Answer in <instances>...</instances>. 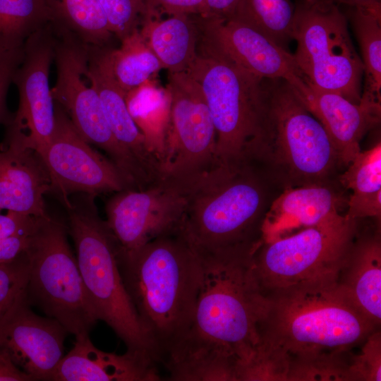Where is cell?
Listing matches in <instances>:
<instances>
[{"instance_id":"cell-1","label":"cell","mask_w":381,"mask_h":381,"mask_svg":"<svg viewBox=\"0 0 381 381\" xmlns=\"http://www.w3.org/2000/svg\"><path fill=\"white\" fill-rule=\"evenodd\" d=\"M197 253L202 273L193 320L162 363L178 380L217 381L255 349L268 300L255 272L253 250Z\"/></svg>"},{"instance_id":"cell-2","label":"cell","mask_w":381,"mask_h":381,"mask_svg":"<svg viewBox=\"0 0 381 381\" xmlns=\"http://www.w3.org/2000/svg\"><path fill=\"white\" fill-rule=\"evenodd\" d=\"M121 277L162 361L187 334L202 266L199 255L176 231L132 251L117 248Z\"/></svg>"},{"instance_id":"cell-3","label":"cell","mask_w":381,"mask_h":381,"mask_svg":"<svg viewBox=\"0 0 381 381\" xmlns=\"http://www.w3.org/2000/svg\"><path fill=\"white\" fill-rule=\"evenodd\" d=\"M268 306L260 339L290 357L349 351L379 327L341 289L337 279H323L265 293Z\"/></svg>"},{"instance_id":"cell-4","label":"cell","mask_w":381,"mask_h":381,"mask_svg":"<svg viewBox=\"0 0 381 381\" xmlns=\"http://www.w3.org/2000/svg\"><path fill=\"white\" fill-rule=\"evenodd\" d=\"M255 159L219 162L187 188L176 231L198 253L253 249L265 190Z\"/></svg>"},{"instance_id":"cell-5","label":"cell","mask_w":381,"mask_h":381,"mask_svg":"<svg viewBox=\"0 0 381 381\" xmlns=\"http://www.w3.org/2000/svg\"><path fill=\"white\" fill-rule=\"evenodd\" d=\"M92 195L68 198V231L72 237L89 302L98 320L122 340L126 351L155 363L159 354L142 325L123 285L117 262V243L99 215Z\"/></svg>"},{"instance_id":"cell-6","label":"cell","mask_w":381,"mask_h":381,"mask_svg":"<svg viewBox=\"0 0 381 381\" xmlns=\"http://www.w3.org/2000/svg\"><path fill=\"white\" fill-rule=\"evenodd\" d=\"M186 72L199 83L211 114L217 162L250 157L262 131L265 79L224 56L198 52Z\"/></svg>"},{"instance_id":"cell-7","label":"cell","mask_w":381,"mask_h":381,"mask_svg":"<svg viewBox=\"0 0 381 381\" xmlns=\"http://www.w3.org/2000/svg\"><path fill=\"white\" fill-rule=\"evenodd\" d=\"M265 85L264 123L254 159H270L301 184L318 183L339 162L329 135L288 82L265 80Z\"/></svg>"},{"instance_id":"cell-8","label":"cell","mask_w":381,"mask_h":381,"mask_svg":"<svg viewBox=\"0 0 381 381\" xmlns=\"http://www.w3.org/2000/svg\"><path fill=\"white\" fill-rule=\"evenodd\" d=\"M68 228L49 214L37 218L25 249L30 304L57 320L75 337L89 335L98 320L89 302Z\"/></svg>"},{"instance_id":"cell-9","label":"cell","mask_w":381,"mask_h":381,"mask_svg":"<svg viewBox=\"0 0 381 381\" xmlns=\"http://www.w3.org/2000/svg\"><path fill=\"white\" fill-rule=\"evenodd\" d=\"M356 220L339 212L288 236L258 244L252 259L265 292L323 279H338L355 240Z\"/></svg>"},{"instance_id":"cell-10","label":"cell","mask_w":381,"mask_h":381,"mask_svg":"<svg viewBox=\"0 0 381 381\" xmlns=\"http://www.w3.org/2000/svg\"><path fill=\"white\" fill-rule=\"evenodd\" d=\"M347 25L339 6L303 1L295 10L294 40L297 47L293 55L310 84L358 104L364 68Z\"/></svg>"},{"instance_id":"cell-11","label":"cell","mask_w":381,"mask_h":381,"mask_svg":"<svg viewBox=\"0 0 381 381\" xmlns=\"http://www.w3.org/2000/svg\"><path fill=\"white\" fill-rule=\"evenodd\" d=\"M56 80L52 98L67 114L80 135L103 150L129 181L142 169L121 146L107 123L97 92L86 76L88 47L69 31L54 27Z\"/></svg>"},{"instance_id":"cell-12","label":"cell","mask_w":381,"mask_h":381,"mask_svg":"<svg viewBox=\"0 0 381 381\" xmlns=\"http://www.w3.org/2000/svg\"><path fill=\"white\" fill-rule=\"evenodd\" d=\"M167 88L170 121L162 174L188 188L217 162L216 130L202 90L188 72L169 73Z\"/></svg>"},{"instance_id":"cell-13","label":"cell","mask_w":381,"mask_h":381,"mask_svg":"<svg viewBox=\"0 0 381 381\" xmlns=\"http://www.w3.org/2000/svg\"><path fill=\"white\" fill-rule=\"evenodd\" d=\"M55 104L54 128L38 154L51 182V191L65 205L71 195L116 193L131 188L118 167L95 150L78 133L65 111Z\"/></svg>"},{"instance_id":"cell-14","label":"cell","mask_w":381,"mask_h":381,"mask_svg":"<svg viewBox=\"0 0 381 381\" xmlns=\"http://www.w3.org/2000/svg\"><path fill=\"white\" fill-rule=\"evenodd\" d=\"M197 52L224 56L253 75L288 82L299 97L309 90L293 54L251 27L233 19L193 16Z\"/></svg>"},{"instance_id":"cell-15","label":"cell","mask_w":381,"mask_h":381,"mask_svg":"<svg viewBox=\"0 0 381 381\" xmlns=\"http://www.w3.org/2000/svg\"><path fill=\"white\" fill-rule=\"evenodd\" d=\"M186 188L167 179L116 192L106 202V223L119 248L132 251L178 229Z\"/></svg>"},{"instance_id":"cell-16","label":"cell","mask_w":381,"mask_h":381,"mask_svg":"<svg viewBox=\"0 0 381 381\" xmlns=\"http://www.w3.org/2000/svg\"><path fill=\"white\" fill-rule=\"evenodd\" d=\"M55 42L52 24L32 35L23 45V58L13 79L19 104L6 127L21 132L24 145L37 155L49 143L54 128L55 104L49 75Z\"/></svg>"},{"instance_id":"cell-17","label":"cell","mask_w":381,"mask_h":381,"mask_svg":"<svg viewBox=\"0 0 381 381\" xmlns=\"http://www.w3.org/2000/svg\"><path fill=\"white\" fill-rule=\"evenodd\" d=\"M67 334L55 319L31 310L25 289L0 319V353L31 380H50Z\"/></svg>"},{"instance_id":"cell-18","label":"cell","mask_w":381,"mask_h":381,"mask_svg":"<svg viewBox=\"0 0 381 381\" xmlns=\"http://www.w3.org/2000/svg\"><path fill=\"white\" fill-rule=\"evenodd\" d=\"M0 147V213L47 215L44 196L51 182L37 153L24 145L19 132L10 129Z\"/></svg>"},{"instance_id":"cell-19","label":"cell","mask_w":381,"mask_h":381,"mask_svg":"<svg viewBox=\"0 0 381 381\" xmlns=\"http://www.w3.org/2000/svg\"><path fill=\"white\" fill-rule=\"evenodd\" d=\"M308 83V92L300 99L325 129L339 162L348 167L361 152L363 137L380 123L381 101L361 96V102L355 104Z\"/></svg>"},{"instance_id":"cell-20","label":"cell","mask_w":381,"mask_h":381,"mask_svg":"<svg viewBox=\"0 0 381 381\" xmlns=\"http://www.w3.org/2000/svg\"><path fill=\"white\" fill-rule=\"evenodd\" d=\"M86 76L99 97L103 112L112 133L121 146L136 161L149 179L162 178L157 155L132 119L125 100V92L111 73L104 47H88Z\"/></svg>"},{"instance_id":"cell-21","label":"cell","mask_w":381,"mask_h":381,"mask_svg":"<svg viewBox=\"0 0 381 381\" xmlns=\"http://www.w3.org/2000/svg\"><path fill=\"white\" fill-rule=\"evenodd\" d=\"M73 348L58 363L54 381H157V363L138 353L106 352L89 335L75 337Z\"/></svg>"},{"instance_id":"cell-22","label":"cell","mask_w":381,"mask_h":381,"mask_svg":"<svg viewBox=\"0 0 381 381\" xmlns=\"http://www.w3.org/2000/svg\"><path fill=\"white\" fill-rule=\"evenodd\" d=\"M339 200L329 188L318 183L285 190L271 205L260 232L265 243L297 229L316 225L338 212Z\"/></svg>"},{"instance_id":"cell-23","label":"cell","mask_w":381,"mask_h":381,"mask_svg":"<svg viewBox=\"0 0 381 381\" xmlns=\"http://www.w3.org/2000/svg\"><path fill=\"white\" fill-rule=\"evenodd\" d=\"M338 284L350 301L380 327L381 241L380 234L356 238L341 269Z\"/></svg>"},{"instance_id":"cell-24","label":"cell","mask_w":381,"mask_h":381,"mask_svg":"<svg viewBox=\"0 0 381 381\" xmlns=\"http://www.w3.org/2000/svg\"><path fill=\"white\" fill-rule=\"evenodd\" d=\"M147 14L140 32L169 73L184 72L197 55L198 31L193 16Z\"/></svg>"},{"instance_id":"cell-25","label":"cell","mask_w":381,"mask_h":381,"mask_svg":"<svg viewBox=\"0 0 381 381\" xmlns=\"http://www.w3.org/2000/svg\"><path fill=\"white\" fill-rule=\"evenodd\" d=\"M128 110L159 160L162 156L170 121L171 97L155 76L125 93ZM158 157V156H157Z\"/></svg>"},{"instance_id":"cell-26","label":"cell","mask_w":381,"mask_h":381,"mask_svg":"<svg viewBox=\"0 0 381 381\" xmlns=\"http://www.w3.org/2000/svg\"><path fill=\"white\" fill-rule=\"evenodd\" d=\"M53 23L89 47H104L113 35L98 0H48Z\"/></svg>"},{"instance_id":"cell-27","label":"cell","mask_w":381,"mask_h":381,"mask_svg":"<svg viewBox=\"0 0 381 381\" xmlns=\"http://www.w3.org/2000/svg\"><path fill=\"white\" fill-rule=\"evenodd\" d=\"M348 16L361 52L362 95L381 101V5L352 6Z\"/></svg>"},{"instance_id":"cell-28","label":"cell","mask_w":381,"mask_h":381,"mask_svg":"<svg viewBox=\"0 0 381 381\" xmlns=\"http://www.w3.org/2000/svg\"><path fill=\"white\" fill-rule=\"evenodd\" d=\"M121 42L119 49H107V56L114 78L126 93L163 68L139 29Z\"/></svg>"},{"instance_id":"cell-29","label":"cell","mask_w":381,"mask_h":381,"mask_svg":"<svg viewBox=\"0 0 381 381\" xmlns=\"http://www.w3.org/2000/svg\"><path fill=\"white\" fill-rule=\"evenodd\" d=\"M295 10L291 0H239L230 19L251 27L287 49L294 40Z\"/></svg>"},{"instance_id":"cell-30","label":"cell","mask_w":381,"mask_h":381,"mask_svg":"<svg viewBox=\"0 0 381 381\" xmlns=\"http://www.w3.org/2000/svg\"><path fill=\"white\" fill-rule=\"evenodd\" d=\"M52 23L48 0H0V47H22Z\"/></svg>"},{"instance_id":"cell-31","label":"cell","mask_w":381,"mask_h":381,"mask_svg":"<svg viewBox=\"0 0 381 381\" xmlns=\"http://www.w3.org/2000/svg\"><path fill=\"white\" fill-rule=\"evenodd\" d=\"M290 356L278 346L260 339L251 356L236 368V381H287Z\"/></svg>"},{"instance_id":"cell-32","label":"cell","mask_w":381,"mask_h":381,"mask_svg":"<svg viewBox=\"0 0 381 381\" xmlns=\"http://www.w3.org/2000/svg\"><path fill=\"white\" fill-rule=\"evenodd\" d=\"M351 356L349 351L290 357L287 381L350 380Z\"/></svg>"},{"instance_id":"cell-33","label":"cell","mask_w":381,"mask_h":381,"mask_svg":"<svg viewBox=\"0 0 381 381\" xmlns=\"http://www.w3.org/2000/svg\"><path fill=\"white\" fill-rule=\"evenodd\" d=\"M344 187L353 195H373L381 193V143L360 152L339 176Z\"/></svg>"},{"instance_id":"cell-34","label":"cell","mask_w":381,"mask_h":381,"mask_svg":"<svg viewBox=\"0 0 381 381\" xmlns=\"http://www.w3.org/2000/svg\"><path fill=\"white\" fill-rule=\"evenodd\" d=\"M113 35L120 40L140 28L147 14L145 0H98Z\"/></svg>"},{"instance_id":"cell-35","label":"cell","mask_w":381,"mask_h":381,"mask_svg":"<svg viewBox=\"0 0 381 381\" xmlns=\"http://www.w3.org/2000/svg\"><path fill=\"white\" fill-rule=\"evenodd\" d=\"M29 264L24 252L16 260L0 264V319L27 287Z\"/></svg>"},{"instance_id":"cell-36","label":"cell","mask_w":381,"mask_h":381,"mask_svg":"<svg viewBox=\"0 0 381 381\" xmlns=\"http://www.w3.org/2000/svg\"><path fill=\"white\" fill-rule=\"evenodd\" d=\"M359 354L351 355L350 380H381V334L380 329L372 332L364 341Z\"/></svg>"},{"instance_id":"cell-37","label":"cell","mask_w":381,"mask_h":381,"mask_svg":"<svg viewBox=\"0 0 381 381\" xmlns=\"http://www.w3.org/2000/svg\"><path fill=\"white\" fill-rule=\"evenodd\" d=\"M23 55V47L4 48L0 47V123L8 125L12 121L6 106V97L15 73Z\"/></svg>"},{"instance_id":"cell-38","label":"cell","mask_w":381,"mask_h":381,"mask_svg":"<svg viewBox=\"0 0 381 381\" xmlns=\"http://www.w3.org/2000/svg\"><path fill=\"white\" fill-rule=\"evenodd\" d=\"M147 12L207 16L206 0H145Z\"/></svg>"},{"instance_id":"cell-39","label":"cell","mask_w":381,"mask_h":381,"mask_svg":"<svg viewBox=\"0 0 381 381\" xmlns=\"http://www.w3.org/2000/svg\"><path fill=\"white\" fill-rule=\"evenodd\" d=\"M381 193L373 195L350 196L345 216L350 219L364 217H380Z\"/></svg>"},{"instance_id":"cell-40","label":"cell","mask_w":381,"mask_h":381,"mask_svg":"<svg viewBox=\"0 0 381 381\" xmlns=\"http://www.w3.org/2000/svg\"><path fill=\"white\" fill-rule=\"evenodd\" d=\"M37 218L9 211L0 213V238L30 231Z\"/></svg>"},{"instance_id":"cell-41","label":"cell","mask_w":381,"mask_h":381,"mask_svg":"<svg viewBox=\"0 0 381 381\" xmlns=\"http://www.w3.org/2000/svg\"><path fill=\"white\" fill-rule=\"evenodd\" d=\"M32 229L27 232L0 238V264L11 262L25 251Z\"/></svg>"},{"instance_id":"cell-42","label":"cell","mask_w":381,"mask_h":381,"mask_svg":"<svg viewBox=\"0 0 381 381\" xmlns=\"http://www.w3.org/2000/svg\"><path fill=\"white\" fill-rule=\"evenodd\" d=\"M239 0H206L208 16L222 19L232 18Z\"/></svg>"},{"instance_id":"cell-43","label":"cell","mask_w":381,"mask_h":381,"mask_svg":"<svg viewBox=\"0 0 381 381\" xmlns=\"http://www.w3.org/2000/svg\"><path fill=\"white\" fill-rule=\"evenodd\" d=\"M30 377L0 353V381H28Z\"/></svg>"},{"instance_id":"cell-44","label":"cell","mask_w":381,"mask_h":381,"mask_svg":"<svg viewBox=\"0 0 381 381\" xmlns=\"http://www.w3.org/2000/svg\"><path fill=\"white\" fill-rule=\"evenodd\" d=\"M324 4H333L337 6L340 4L352 6H372L381 5V0H316Z\"/></svg>"},{"instance_id":"cell-45","label":"cell","mask_w":381,"mask_h":381,"mask_svg":"<svg viewBox=\"0 0 381 381\" xmlns=\"http://www.w3.org/2000/svg\"><path fill=\"white\" fill-rule=\"evenodd\" d=\"M304 2H306V3H309V4H313L314 3L316 0H303Z\"/></svg>"}]
</instances>
